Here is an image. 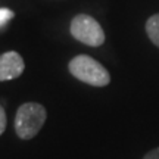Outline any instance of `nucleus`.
Instances as JSON below:
<instances>
[{
	"label": "nucleus",
	"mask_w": 159,
	"mask_h": 159,
	"mask_svg": "<svg viewBox=\"0 0 159 159\" xmlns=\"http://www.w3.org/2000/svg\"><path fill=\"white\" fill-rule=\"evenodd\" d=\"M47 118L46 108L40 103L28 102L19 106L15 116V133L22 140H31L39 134Z\"/></svg>",
	"instance_id": "obj_1"
},
{
	"label": "nucleus",
	"mask_w": 159,
	"mask_h": 159,
	"mask_svg": "<svg viewBox=\"0 0 159 159\" xmlns=\"http://www.w3.org/2000/svg\"><path fill=\"white\" fill-rule=\"evenodd\" d=\"M69 72L77 80L83 81L85 84L94 85V87H105L111 83V75L102 63H99L96 59L80 55L71 59L68 65Z\"/></svg>",
	"instance_id": "obj_2"
},
{
	"label": "nucleus",
	"mask_w": 159,
	"mask_h": 159,
	"mask_svg": "<svg viewBox=\"0 0 159 159\" xmlns=\"http://www.w3.org/2000/svg\"><path fill=\"white\" fill-rule=\"evenodd\" d=\"M71 34L75 40L91 47H97L105 43V33L100 24L90 15H77L71 21Z\"/></svg>",
	"instance_id": "obj_3"
},
{
	"label": "nucleus",
	"mask_w": 159,
	"mask_h": 159,
	"mask_svg": "<svg viewBox=\"0 0 159 159\" xmlns=\"http://www.w3.org/2000/svg\"><path fill=\"white\" fill-rule=\"evenodd\" d=\"M25 69L22 56L16 52H6L0 55V81H11L21 77Z\"/></svg>",
	"instance_id": "obj_4"
},
{
	"label": "nucleus",
	"mask_w": 159,
	"mask_h": 159,
	"mask_svg": "<svg viewBox=\"0 0 159 159\" xmlns=\"http://www.w3.org/2000/svg\"><path fill=\"white\" fill-rule=\"evenodd\" d=\"M146 33L149 39L152 40V43L159 47V13L150 16L146 22Z\"/></svg>",
	"instance_id": "obj_5"
},
{
	"label": "nucleus",
	"mask_w": 159,
	"mask_h": 159,
	"mask_svg": "<svg viewBox=\"0 0 159 159\" xmlns=\"http://www.w3.org/2000/svg\"><path fill=\"white\" fill-rule=\"evenodd\" d=\"M13 16H15L13 11L7 9V7H2V9H0V28H2L3 25H6Z\"/></svg>",
	"instance_id": "obj_6"
},
{
	"label": "nucleus",
	"mask_w": 159,
	"mask_h": 159,
	"mask_svg": "<svg viewBox=\"0 0 159 159\" xmlns=\"http://www.w3.org/2000/svg\"><path fill=\"white\" fill-rule=\"evenodd\" d=\"M6 122H7V119H6L5 109H3V106L0 105V136H2L6 130Z\"/></svg>",
	"instance_id": "obj_7"
},
{
	"label": "nucleus",
	"mask_w": 159,
	"mask_h": 159,
	"mask_svg": "<svg viewBox=\"0 0 159 159\" xmlns=\"http://www.w3.org/2000/svg\"><path fill=\"white\" fill-rule=\"evenodd\" d=\"M143 159H159V148L149 150L148 153L143 156Z\"/></svg>",
	"instance_id": "obj_8"
}]
</instances>
